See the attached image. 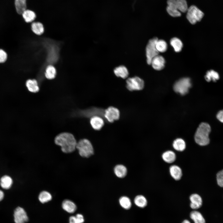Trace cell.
I'll return each instance as SVG.
<instances>
[{"label":"cell","instance_id":"28","mask_svg":"<svg viewBox=\"0 0 223 223\" xmlns=\"http://www.w3.org/2000/svg\"><path fill=\"white\" fill-rule=\"evenodd\" d=\"M170 44L177 52H180L183 47V44L181 40L177 37H173L170 41Z\"/></svg>","mask_w":223,"mask_h":223},{"label":"cell","instance_id":"1","mask_svg":"<svg viewBox=\"0 0 223 223\" xmlns=\"http://www.w3.org/2000/svg\"><path fill=\"white\" fill-rule=\"evenodd\" d=\"M55 143L61 146L62 152L66 153H71L76 149L77 142L71 133L64 132L60 133L55 138Z\"/></svg>","mask_w":223,"mask_h":223},{"label":"cell","instance_id":"21","mask_svg":"<svg viewBox=\"0 0 223 223\" xmlns=\"http://www.w3.org/2000/svg\"><path fill=\"white\" fill-rule=\"evenodd\" d=\"M13 183L12 178L7 175L2 176L0 180V185L1 187L5 189H8L11 187Z\"/></svg>","mask_w":223,"mask_h":223},{"label":"cell","instance_id":"15","mask_svg":"<svg viewBox=\"0 0 223 223\" xmlns=\"http://www.w3.org/2000/svg\"><path fill=\"white\" fill-rule=\"evenodd\" d=\"M62 207L65 211L69 213H73L77 209L75 204L72 201L65 199L62 203Z\"/></svg>","mask_w":223,"mask_h":223},{"label":"cell","instance_id":"2","mask_svg":"<svg viewBox=\"0 0 223 223\" xmlns=\"http://www.w3.org/2000/svg\"><path fill=\"white\" fill-rule=\"evenodd\" d=\"M211 127L208 123L202 122L197 129L194 136L195 142L198 145L204 146L208 145L210 142L209 135Z\"/></svg>","mask_w":223,"mask_h":223},{"label":"cell","instance_id":"37","mask_svg":"<svg viewBox=\"0 0 223 223\" xmlns=\"http://www.w3.org/2000/svg\"><path fill=\"white\" fill-rule=\"evenodd\" d=\"M217 118L223 123V110L219 111L216 115Z\"/></svg>","mask_w":223,"mask_h":223},{"label":"cell","instance_id":"29","mask_svg":"<svg viewBox=\"0 0 223 223\" xmlns=\"http://www.w3.org/2000/svg\"><path fill=\"white\" fill-rule=\"evenodd\" d=\"M134 203L135 205L140 208H144L147 205V202L146 198L143 195H137L134 199Z\"/></svg>","mask_w":223,"mask_h":223},{"label":"cell","instance_id":"39","mask_svg":"<svg viewBox=\"0 0 223 223\" xmlns=\"http://www.w3.org/2000/svg\"><path fill=\"white\" fill-rule=\"evenodd\" d=\"M4 194L2 191L0 190V201H2L3 198Z\"/></svg>","mask_w":223,"mask_h":223},{"label":"cell","instance_id":"8","mask_svg":"<svg viewBox=\"0 0 223 223\" xmlns=\"http://www.w3.org/2000/svg\"><path fill=\"white\" fill-rule=\"evenodd\" d=\"M120 116L119 110L113 107H110L106 109L104 112V116L107 120L112 123L118 120Z\"/></svg>","mask_w":223,"mask_h":223},{"label":"cell","instance_id":"31","mask_svg":"<svg viewBox=\"0 0 223 223\" xmlns=\"http://www.w3.org/2000/svg\"><path fill=\"white\" fill-rule=\"evenodd\" d=\"M119 201L120 206L125 209H129L131 207V200L127 197L123 196L121 197Z\"/></svg>","mask_w":223,"mask_h":223},{"label":"cell","instance_id":"3","mask_svg":"<svg viewBox=\"0 0 223 223\" xmlns=\"http://www.w3.org/2000/svg\"><path fill=\"white\" fill-rule=\"evenodd\" d=\"M76 149L80 155L83 157H89L94 154L93 146L90 141L86 139H81L77 142Z\"/></svg>","mask_w":223,"mask_h":223},{"label":"cell","instance_id":"12","mask_svg":"<svg viewBox=\"0 0 223 223\" xmlns=\"http://www.w3.org/2000/svg\"><path fill=\"white\" fill-rule=\"evenodd\" d=\"M90 123L92 128L96 130L101 129L104 125L103 119L101 117L97 115L91 117Z\"/></svg>","mask_w":223,"mask_h":223},{"label":"cell","instance_id":"30","mask_svg":"<svg viewBox=\"0 0 223 223\" xmlns=\"http://www.w3.org/2000/svg\"><path fill=\"white\" fill-rule=\"evenodd\" d=\"M52 199L51 194L46 191L41 192L38 196V199L42 203H45L50 201Z\"/></svg>","mask_w":223,"mask_h":223},{"label":"cell","instance_id":"19","mask_svg":"<svg viewBox=\"0 0 223 223\" xmlns=\"http://www.w3.org/2000/svg\"><path fill=\"white\" fill-rule=\"evenodd\" d=\"M190 216L195 223H205V220L202 215L198 211L194 210L191 211Z\"/></svg>","mask_w":223,"mask_h":223},{"label":"cell","instance_id":"16","mask_svg":"<svg viewBox=\"0 0 223 223\" xmlns=\"http://www.w3.org/2000/svg\"><path fill=\"white\" fill-rule=\"evenodd\" d=\"M114 72L117 77H120L123 79L127 78L129 74L127 68L122 65L116 68L114 70Z\"/></svg>","mask_w":223,"mask_h":223},{"label":"cell","instance_id":"13","mask_svg":"<svg viewBox=\"0 0 223 223\" xmlns=\"http://www.w3.org/2000/svg\"><path fill=\"white\" fill-rule=\"evenodd\" d=\"M190 206L193 209H197L202 205V200L201 197L197 194H192L190 197Z\"/></svg>","mask_w":223,"mask_h":223},{"label":"cell","instance_id":"25","mask_svg":"<svg viewBox=\"0 0 223 223\" xmlns=\"http://www.w3.org/2000/svg\"><path fill=\"white\" fill-rule=\"evenodd\" d=\"M23 17L27 23L32 22L35 19L36 15L33 11L26 9L22 14Z\"/></svg>","mask_w":223,"mask_h":223},{"label":"cell","instance_id":"32","mask_svg":"<svg viewBox=\"0 0 223 223\" xmlns=\"http://www.w3.org/2000/svg\"><path fill=\"white\" fill-rule=\"evenodd\" d=\"M156 47L159 52H164L167 49V44L166 42L163 40H158L156 43Z\"/></svg>","mask_w":223,"mask_h":223},{"label":"cell","instance_id":"22","mask_svg":"<svg viewBox=\"0 0 223 223\" xmlns=\"http://www.w3.org/2000/svg\"><path fill=\"white\" fill-rule=\"evenodd\" d=\"M31 28L33 32L37 35H41L44 32V28L43 25L40 22L33 23L31 24Z\"/></svg>","mask_w":223,"mask_h":223},{"label":"cell","instance_id":"38","mask_svg":"<svg viewBox=\"0 0 223 223\" xmlns=\"http://www.w3.org/2000/svg\"><path fill=\"white\" fill-rule=\"evenodd\" d=\"M69 223H78L75 216H72L69 218Z\"/></svg>","mask_w":223,"mask_h":223},{"label":"cell","instance_id":"20","mask_svg":"<svg viewBox=\"0 0 223 223\" xmlns=\"http://www.w3.org/2000/svg\"><path fill=\"white\" fill-rule=\"evenodd\" d=\"M114 172L117 177L122 178L126 175L127 169L125 166L122 164H118L115 167Z\"/></svg>","mask_w":223,"mask_h":223},{"label":"cell","instance_id":"40","mask_svg":"<svg viewBox=\"0 0 223 223\" xmlns=\"http://www.w3.org/2000/svg\"><path fill=\"white\" fill-rule=\"evenodd\" d=\"M181 223H190V222L189 220L186 219L183 220Z\"/></svg>","mask_w":223,"mask_h":223},{"label":"cell","instance_id":"33","mask_svg":"<svg viewBox=\"0 0 223 223\" xmlns=\"http://www.w3.org/2000/svg\"><path fill=\"white\" fill-rule=\"evenodd\" d=\"M176 5L178 10L182 12H185L188 7L186 0H176Z\"/></svg>","mask_w":223,"mask_h":223},{"label":"cell","instance_id":"10","mask_svg":"<svg viewBox=\"0 0 223 223\" xmlns=\"http://www.w3.org/2000/svg\"><path fill=\"white\" fill-rule=\"evenodd\" d=\"M167 3V11L169 15L173 17H179L181 15L180 11L177 8L176 0H168Z\"/></svg>","mask_w":223,"mask_h":223},{"label":"cell","instance_id":"11","mask_svg":"<svg viewBox=\"0 0 223 223\" xmlns=\"http://www.w3.org/2000/svg\"><path fill=\"white\" fill-rule=\"evenodd\" d=\"M165 60L164 58L158 55L151 60V64L153 68L156 70H160L164 67Z\"/></svg>","mask_w":223,"mask_h":223},{"label":"cell","instance_id":"14","mask_svg":"<svg viewBox=\"0 0 223 223\" xmlns=\"http://www.w3.org/2000/svg\"><path fill=\"white\" fill-rule=\"evenodd\" d=\"M169 172L171 177L176 180L181 179L182 176V171L181 168L178 166L174 165L169 168Z\"/></svg>","mask_w":223,"mask_h":223},{"label":"cell","instance_id":"4","mask_svg":"<svg viewBox=\"0 0 223 223\" xmlns=\"http://www.w3.org/2000/svg\"><path fill=\"white\" fill-rule=\"evenodd\" d=\"M187 12L186 18L192 24H195L200 21L204 15L203 12L194 5L188 8Z\"/></svg>","mask_w":223,"mask_h":223},{"label":"cell","instance_id":"23","mask_svg":"<svg viewBox=\"0 0 223 223\" xmlns=\"http://www.w3.org/2000/svg\"><path fill=\"white\" fill-rule=\"evenodd\" d=\"M173 146L176 150L179 151H182L186 148V144L183 139L178 138L174 141L173 143Z\"/></svg>","mask_w":223,"mask_h":223},{"label":"cell","instance_id":"35","mask_svg":"<svg viewBox=\"0 0 223 223\" xmlns=\"http://www.w3.org/2000/svg\"><path fill=\"white\" fill-rule=\"evenodd\" d=\"M7 55L6 52L2 49H0V63L5 62L7 59Z\"/></svg>","mask_w":223,"mask_h":223},{"label":"cell","instance_id":"17","mask_svg":"<svg viewBox=\"0 0 223 223\" xmlns=\"http://www.w3.org/2000/svg\"><path fill=\"white\" fill-rule=\"evenodd\" d=\"M162 157L163 160L168 163H172L176 159L175 153L172 151H167L164 152Z\"/></svg>","mask_w":223,"mask_h":223},{"label":"cell","instance_id":"24","mask_svg":"<svg viewBox=\"0 0 223 223\" xmlns=\"http://www.w3.org/2000/svg\"><path fill=\"white\" fill-rule=\"evenodd\" d=\"M204 77L208 82L211 81L216 82L219 79L220 76L217 72L213 70H210L207 72Z\"/></svg>","mask_w":223,"mask_h":223},{"label":"cell","instance_id":"5","mask_svg":"<svg viewBox=\"0 0 223 223\" xmlns=\"http://www.w3.org/2000/svg\"><path fill=\"white\" fill-rule=\"evenodd\" d=\"M191 85V80L189 78H183L175 82L173 86V89L175 92L184 95L188 93Z\"/></svg>","mask_w":223,"mask_h":223},{"label":"cell","instance_id":"6","mask_svg":"<svg viewBox=\"0 0 223 223\" xmlns=\"http://www.w3.org/2000/svg\"><path fill=\"white\" fill-rule=\"evenodd\" d=\"M158 39L155 37L149 40L146 47V61L148 64L150 65L152 59L158 55L159 52L156 47V43Z\"/></svg>","mask_w":223,"mask_h":223},{"label":"cell","instance_id":"9","mask_svg":"<svg viewBox=\"0 0 223 223\" xmlns=\"http://www.w3.org/2000/svg\"><path fill=\"white\" fill-rule=\"evenodd\" d=\"M14 216L15 223H25L28 221V217L26 212L21 207H18L15 209Z\"/></svg>","mask_w":223,"mask_h":223},{"label":"cell","instance_id":"26","mask_svg":"<svg viewBox=\"0 0 223 223\" xmlns=\"http://www.w3.org/2000/svg\"><path fill=\"white\" fill-rule=\"evenodd\" d=\"M26 0H15V5L16 10L19 14H22V12L26 9Z\"/></svg>","mask_w":223,"mask_h":223},{"label":"cell","instance_id":"27","mask_svg":"<svg viewBox=\"0 0 223 223\" xmlns=\"http://www.w3.org/2000/svg\"><path fill=\"white\" fill-rule=\"evenodd\" d=\"M56 74V69L53 66L50 65L46 67L45 75L46 78L48 79H53L55 77Z\"/></svg>","mask_w":223,"mask_h":223},{"label":"cell","instance_id":"7","mask_svg":"<svg viewBox=\"0 0 223 223\" xmlns=\"http://www.w3.org/2000/svg\"><path fill=\"white\" fill-rule=\"evenodd\" d=\"M126 83V87L130 91L141 90L144 87L143 81L137 77L128 78Z\"/></svg>","mask_w":223,"mask_h":223},{"label":"cell","instance_id":"36","mask_svg":"<svg viewBox=\"0 0 223 223\" xmlns=\"http://www.w3.org/2000/svg\"><path fill=\"white\" fill-rule=\"evenodd\" d=\"M76 217L78 223H83L84 220L83 215L80 214H77L76 216Z\"/></svg>","mask_w":223,"mask_h":223},{"label":"cell","instance_id":"18","mask_svg":"<svg viewBox=\"0 0 223 223\" xmlns=\"http://www.w3.org/2000/svg\"><path fill=\"white\" fill-rule=\"evenodd\" d=\"M26 85L30 92L36 93L39 90L37 82L35 79H29L27 80L26 82Z\"/></svg>","mask_w":223,"mask_h":223},{"label":"cell","instance_id":"34","mask_svg":"<svg viewBox=\"0 0 223 223\" xmlns=\"http://www.w3.org/2000/svg\"><path fill=\"white\" fill-rule=\"evenodd\" d=\"M216 180L218 185L219 186L223 187V169L217 173Z\"/></svg>","mask_w":223,"mask_h":223}]
</instances>
